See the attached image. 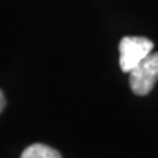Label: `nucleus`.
Returning a JSON list of instances; mask_svg holds the SVG:
<instances>
[{"label":"nucleus","instance_id":"nucleus-1","mask_svg":"<svg viewBox=\"0 0 158 158\" xmlns=\"http://www.w3.org/2000/svg\"><path fill=\"white\" fill-rule=\"evenodd\" d=\"M153 46H154V44L149 38L138 36L124 37L118 45L120 69L124 73H131L152 53Z\"/></svg>","mask_w":158,"mask_h":158},{"label":"nucleus","instance_id":"nucleus-2","mask_svg":"<svg viewBox=\"0 0 158 158\" xmlns=\"http://www.w3.org/2000/svg\"><path fill=\"white\" fill-rule=\"evenodd\" d=\"M158 81V53H150L129 73V86L138 96L148 95Z\"/></svg>","mask_w":158,"mask_h":158},{"label":"nucleus","instance_id":"nucleus-3","mask_svg":"<svg viewBox=\"0 0 158 158\" xmlns=\"http://www.w3.org/2000/svg\"><path fill=\"white\" fill-rule=\"evenodd\" d=\"M20 158H62L61 154L53 148L44 144H33L28 146Z\"/></svg>","mask_w":158,"mask_h":158},{"label":"nucleus","instance_id":"nucleus-4","mask_svg":"<svg viewBox=\"0 0 158 158\" xmlns=\"http://www.w3.org/2000/svg\"><path fill=\"white\" fill-rule=\"evenodd\" d=\"M4 108H6V98H4L3 91L0 90V113L3 112Z\"/></svg>","mask_w":158,"mask_h":158}]
</instances>
